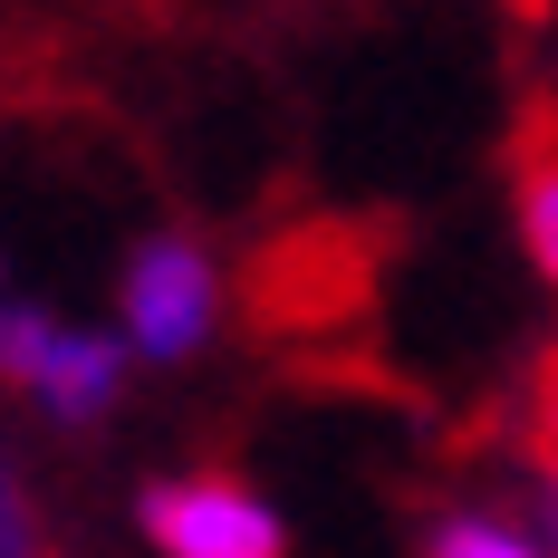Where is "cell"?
<instances>
[{"mask_svg": "<svg viewBox=\"0 0 558 558\" xmlns=\"http://www.w3.org/2000/svg\"><path fill=\"white\" fill-rule=\"evenodd\" d=\"M145 539L165 558H289V520L231 472H165L145 482Z\"/></svg>", "mask_w": 558, "mask_h": 558, "instance_id": "3", "label": "cell"}, {"mask_svg": "<svg viewBox=\"0 0 558 558\" xmlns=\"http://www.w3.org/2000/svg\"><path fill=\"white\" fill-rule=\"evenodd\" d=\"M520 251H530V270H539V279L558 270V183H549V173L520 183Z\"/></svg>", "mask_w": 558, "mask_h": 558, "instance_id": "5", "label": "cell"}, {"mask_svg": "<svg viewBox=\"0 0 558 558\" xmlns=\"http://www.w3.org/2000/svg\"><path fill=\"white\" fill-rule=\"evenodd\" d=\"M0 376L49 424H107L125 376H135V356H125V337L68 328V318L29 308V299H0Z\"/></svg>", "mask_w": 558, "mask_h": 558, "instance_id": "2", "label": "cell"}, {"mask_svg": "<svg viewBox=\"0 0 558 558\" xmlns=\"http://www.w3.org/2000/svg\"><path fill=\"white\" fill-rule=\"evenodd\" d=\"M116 337L135 366H183L222 337V260L193 231H145L116 279Z\"/></svg>", "mask_w": 558, "mask_h": 558, "instance_id": "1", "label": "cell"}, {"mask_svg": "<svg viewBox=\"0 0 558 558\" xmlns=\"http://www.w3.org/2000/svg\"><path fill=\"white\" fill-rule=\"evenodd\" d=\"M424 558H549L530 530H510V520H482V510H462V520H444L434 530V549Z\"/></svg>", "mask_w": 558, "mask_h": 558, "instance_id": "4", "label": "cell"}]
</instances>
